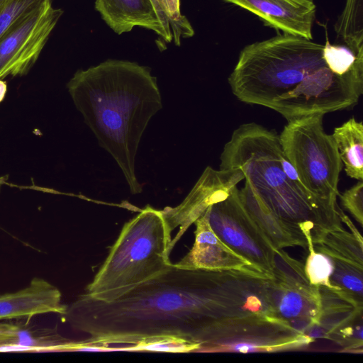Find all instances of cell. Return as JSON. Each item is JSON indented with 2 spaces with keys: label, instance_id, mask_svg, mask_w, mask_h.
I'll list each match as a JSON object with an SVG mask.
<instances>
[{
  "label": "cell",
  "instance_id": "cell-1",
  "mask_svg": "<svg viewBox=\"0 0 363 363\" xmlns=\"http://www.w3.org/2000/svg\"><path fill=\"white\" fill-rule=\"evenodd\" d=\"M240 272L190 269L174 264L164 272L110 302L86 294L67 306L62 315L91 345L127 344L132 349L176 341L194 350H217L233 343L254 313L252 294L235 301L231 286Z\"/></svg>",
  "mask_w": 363,
  "mask_h": 363
},
{
  "label": "cell",
  "instance_id": "cell-2",
  "mask_svg": "<svg viewBox=\"0 0 363 363\" xmlns=\"http://www.w3.org/2000/svg\"><path fill=\"white\" fill-rule=\"evenodd\" d=\"M67 87L99 145L118 164L131 194L140 193L135 171L137 151L149 121L162 108L150 69L109 59L78 70Z\"/></svg>",
  "mask_w": 363,
  "mask_h": 363
},
{
  "label": "cell",
  "instance_id": "cell-3",
  "mask_svg": "<svg viewBox=\"0 0 363 363\" xmlns=\"http://www.w3.org/2000/svg\"><path fill=\"white\" fill-rule=\"evenodd\" d=\"M220 160V169H240L255 196L308 245H318L328 233L344 228L338 203L304 187L275 130L255 123L240 125Z\"/></svg>",
  "mask_w": 363,
  "mask_h": 363
},
{
  "label": "cell",
  "instance_id": "cell-4",
  "mask_svg": "<svg viewBox=\"0 0 363 363\" xmlns=\"http://www.w3.org/2000/svg\"><path fill=\"white\" fill-rule=\"evenodd\" d=\"M171 234L162 211L147 206L124 224L85 294L113 301L164 272L173 264Z\"/></svg>",
  "mask_w": 363,
  "mask_h": 363
},
{
  "label": "cell",
  "instance_id": "cell-5",
  "mask_svg": "<svg viewBox=\"0 0 363 363\" xmlns=\"http://www.w3.org/2000/svg\"><path fill=\"white\" fill-rule=\"evenodd\" d=\"M324 115L315 113L288 121L279 135L304 187L313 195L337 203L343 164L333 135L324 130Z\"/></svg>",
  "mask_w": 363,
  "mask_h": 363
},
{
  "label": "cell",
  "instance_id": "cell-6",
  "mask_svg": "<svg viewBox=\"0 0 363 363\" xmlns=\"http://www.w3.org/2000/svg\"><path fill=\"white\" fill-rule=\"evenodd\" d=\"M267 281L272 318L307 336L318 324L321 301L319 286L310 283L304 265L283 249H277L272 274Z\"/></svg>",
  "mask_w": 363,
  "mask_h": 363
},
{
  "label": "cell",
  "instance_id": "cell-7",
  "mask_svg": "<svg viewBox=\"0 0 363 363\" xmlns=\"http://www.w3.org/2000/svg\"><path fill=\"white\" fill-rule=\"evenodd\" d=\"M203 214L223 243L262 274L271 277L276 250L244 206L237 186L226 198L211 204Z\"/></svg>",
  "mask_w": 363,
  "mask_h": 363
},
{
  "label": "cell",
  "instance_id": "cell-8",
  "mask_svg": "<svg viewBox=\"0 0 363 363\" xmlns=\"http://www.w3.org/2000/svg\"><path fill=\"white\" fill-rule=\"evenodd\" d=\"M52 1L16 19L0 36V79L28 72L39 57L63 11Z\"/></svg>",
  "mask_w": 363,
  "mask_h": 363
},
{
  "label": "cell",
  "instance_id": "cell-9",
  "mask_svg": "<svg viewBox=\"0 0 363 363\" xmlns=\"http://www.w3.org/2000/svg\"><path fill=\"white\" fill-rule=\"evenodd\" d=\"M321 307L318 324L307 334L327 338L350 352H362L363 300L338 287L319 286Z\"/></svg>",
  "mask_w": 363,
  "mask_h": 363
},
{
  "label": "cell",
  "instance_id": "cell-10",
  "mask_svg": "<svg viewBox=\"0 0 363 363\" xmlns=\"http://www.w3.org/2000/svg\"><path fill=\"white\" fill-rule=\"evenodd\" d=\"M244 179L243 173L238 169L216 170L207 167L179 206L162 210L170 231L179 228L178 233L172 238V247L211 204L226 198Z\"/></svg>",
  "mask_w": 363,
  "mask_h": 363
},
{
  "label": "cell",
  "instance_id": "cell-11",
  "mask_svg": "<svg viewBox=\"0 0 363 363\" xmlns=\"http://www.w3.org/2000/svg\"><path fill=\"white\" fill-rule=\"evenodd\" d=\"M241 7L277 31L313 39L316 6L313 0H223Z\"/></svg>",
  "mask_w": 363,
  "mask_h": 363
},
{
  "label": "cell",
  "instance_id": "cell-12",
  "mask_svg": "<svg viewBox=\"0 0 363 363\" xmlns=\"http://www.w3.org/2000/svg\"><path fill=\"white\" fill-rule=\"evenodd\" d=\"M194 223L196 230L193 246L181 260L174 264L177 267L190 269L262 274L250 262L235 252L218 238L210 227L204 214Z\"/></svg>",
  "mask_w": 363,
  "mask_h": 363
},
{
  "label": "cell",
  "instance_id": "cell-13",
  "mask_svg": "<svg viewBox=\"0 0 363 363\" xmlns=\"http://www.w3.org/2000/svg\"><path fill=\"white\" fill-rule=\"evenodd\" d=\"M66 309L60 290L42 278H33L20 291L0 294V321L50 313L62 315Z\"/></svg>",
  "mask_w": 363,
  "mask_h": 363
},
{
  "label": "cell",
  "instance_id": "cell-14",
  "mask_svg": "<svg viewBox=\"0 0 363 363\" xmlns=\"http://www.w3.org/2000/svg\"><path fill=\"white\" fill-rule=\"evenodd\" d=\"M94 6L104 21L118 35L140 26L154 31L166 43L172 41L151 0H96Z\"/></svg>",
  "mask_w": 363,
  "mask_h": 363
},
{
  "label": "cell",
  "instance_id": "cell-15",
  "mask_svg": "<svg viewBox=\"0 0 363 363\" xmlns=\"http://www.w3.org/2000/svg\"><path fill=\"white\" fill-rule=\"evenodd\" d=\"M30 319H11L0 323L1 350H75L77 342L62 337L56 329L33 325Z\"/></svg>",
  "mask_w": 363,
  "mask_h": 363
},
{
  "label": "cell",
  "instance_id": "cell-16",
  "mask_svg": "<svg viewBox=\"0 0 363 363\" xmlns=\"http://www.w3.org/2000/svg\"><path fill=\"white\" fill-rule=\"evenodd\" d=\"M244 206L273 247L283 249L300 246L308 249V242L301 238L270 211L254 194L247 182L239 189Z\"/></svg>",
  "mask_w": 363,
  "mask_h": 363
},
{
  "label": "cell",
  "instance_id": "cell-17",
  "mask_svg": "<svg viewBox=\"0 0 363 363\" xmlns=\"http://www.w3.org/2000/svg\"><path fill=\"white\" fill-rule=\"evenodd\" d=\"M346 174L363 179V123L352 117L332 134Z\"/></svg>",
  "mask_w": 363,
  "mask_h": 363
},
{
  "label": "cell",
  "instance_id": "cell-18",
  "mask_svg": "<svg viewBox=\"0 0 363 363\" xmlns=\"http://www.w3.org/2000/svg\"><path fill=\"white\" fill-rule=\"evenodd\" d=\"M313 247L333 260L363 267V239L345 228L328 233L320 243Z\"/></svg>",
  "mask_w": 363,
  "mask_h": 363
},
{
  "label": "cell",
  "instance_id": "cell-19",
  "mask_svg": "<svg viewBox=\"0 0 363 363\" xmlns=\"http://www.w3.org/2000/svg\"><path fill=\"white\" fill-rule=\"evenodd\" d=\"M363 0H346L335 25L338 38L355 55L363 53Z\"/></svg>",
  "mask_w": 363,
  "mask_h": 363
},
{
  "label": "cell",
  "instance_id": "cell-20",
  "mask_svg": "<svg viewBox=\"0 0 363 363\" xmlns=\"http://www.w3.org/2000/svg\"><path fill=\"white\" fill-rule=\"evenodd\" d=\"M333 271L330 281L334 286L363 300V267L331 259Z\"/></svg>",
  "mask_w": 363,
  "mask_h": 363
},
{
  "label": "cell",
  "instance_id": "cell-21",
  "mask_svg": "<svg viewBox=\"0 0 363 363\" xmlns=\"http://www.w3.org/2000/svg\"><path fill=\"white\" fill-rule=\"evenodd\" d=\"M308 255L304 265V270L310 283L313 285L337 287L331 284L330 276L333 271L331 259L326 255L315 251L313 245H308Z\"/></svg>",
  "mask_w": 363,
  "mask_h": 363
},
{
  "label": "cell",
  "instance_id": "cell-22",
  "mask_svg": "<svg viewBox=\"0 0 363 363\" xmlns=\"http://www.w3.org/2000/svg\"><path fill=\"white\" fill-rule=\"evenodd\" d=\"M52 0H0V36L21 15Z\"/></svg>",
  "mask_w": 363,
  "mask_h": 363
},
{
  "label": "cell",
  "instance_id": "cell-23",
  "mask_svg": "<svg viewBox=\"0 0 363 363\" xmlns=\"http://www.w3.org/2000/svg\"><path fill=\"white\" fill-rule=\"evenodd\" d=\"M342 206L360 224L363 225V182L358 181L354 185L339 194Z\"/></svg>",
  "mask_w": 363,
  "mask_h": 363
},
{
  "label": "cell",
  "instance_id": "cell-24",
  "mask_svg": "<svg viewBox=\"0 0 363 363\" xmlns=\"http://www.w3.org/2000/svg\"><path fill=\"white\" fill-rule=\"evenodd\" d=\"M155 9L158 18L167 34L172 39V23L160 2V0H151Z\"/></svg>",
  "mask_w": 363,
  "mask_h": 363
},
{
  "label": "cell",
  "instance_id": "cell-25",
  "mask_svg": "<svg viewBox=\"0 0 363 363\" xmlns=\"http://www.w3.org/2000/svg\"><path fill=\"white\" fill-rule=\"evenodd\" d=\"M7 91L6 82L3 79H0V103L4 99Z\"/></svg>",
  "mask_w": 363,
  "mask_h": 363
},
{
  "label": "cell",
  "instance_id": "cell-26",
  "mask_svg": "<svg viewBox=\"0 0 363 363\" xmlns=\"http://www.w3.org/2000/svg\"><path fill=\"white\" fill-rule=\"evenodd\" d=\"M7 181V176H1L0 177V190L4 184H6Z\"/></svg>",
  "mask_w": 363,
  "mask_h": 363
}]
</instances>
